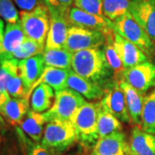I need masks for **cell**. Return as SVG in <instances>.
Wrapping results in <instances>:
<instances>
[{"label":"cell","instance_id":"obj_33","mask_svg":"<svg viewBox=\"0 0 155 155\" xmlns=\"http://www.w3.org/2000/svg\"><path fill=\"white\" fill-rule=\"evenodd\" d=\"M73 5L76 8L87 13L104 16L102 11V0H74Z\"/></svg>","mask_w":155,"mask_h":155},{"label":"cell","instance_id":"obj_18","mask_svg":"<svg viewBox=\"0 0 155 155\" xmlns=\"http://www.w3.org/2000/svg\"><path fill=\"white\" fill-rule=\"evenodd\" d=\"M67 85L69 89L77 91L84 98L91 101L102 99L104 95V89L101 85L80 77L72 70L69 72Z\"/></svg>","mask_w":155,"mask_h":155},{"label":"cell","instance_id":"obj_25","mask_svg":"<svg viewBox=\"0 0 155 155\" xmlns=\"http://www.w3.org/2000/svg\"><path fill=\"white\" fill-rule=\"evenodd\" d=\"M72 54L66 48L44 50L42 55L45 67H55L61 69H72Z\"/></svg>","mask_w":155,"mask_h":155},{"label":"cell","instance_id":"obj_38","mask_svg":"<svg viewBox=\"0 0 155 155\" xmlns=\"http://www.w3.org/2000/svg\"><path fill=\"white\" fill-rule=\"evenodd\" d=\"M5 35V27H4V22L0 19V46L2 44L3 39Z\"/></svg>","mask_w":155,"mask_h":155},{"label":"cell","instance_id":"obj_32","mask_svg":"<svg viewBox=\"0 0 155 155\" xmlns=\"http://www.w3.org/2000/svg\"><path fill=\"white\" fill-rule=\"evenodd\" d=\"M0 17L7 23H17L20 21L19 14L12 0H0Z\"/></svg>","mask_w":155,"mask_h":155},{"label":"cell","instance_id":"obj_19","mask_svg":"<svg viewBox=\"0 0 155 155\" xmlns=\"http://www.w3.org/2000/svg\"><path fill=\"white\" fill-rule=\"evenodd\" d=\"M48 119L45 113H37L32 110L23 118L19 126L24 134L35 142H41Z\"/></svg>","mask_w":155,"mask_h":155},{"label":"cell","instance_id":"obj_26","mask_svg":"<svg viewBox=\"0 0 155 155\" xmlns=\"http://www.w3.org/2000/svg\"><path fill=\"white\" fill-rule=\"evenodd\" d=\"M140 128L147 133L155 134V89L145 97Z\"/></svg>","mask_w":155,"mask_h":155},{"label":"cell","instance_id":"obj_22","mask_svg":"<svg viewBox=\"0 0 155 155\" xmlns=\"http://www.w3.org/2000/svg\"><path fill=\"white\" fill-rule=\"evenodd\" d=\"M69 72H70V70H67V69L45 67L43 73L41 74V78L37 80V82L34 84V86L31 89L30 95L34 91V89L37 85H39L40 84H48L49 86L54 89V91H55V92L68 89L67 79H68Z\"/></svg>","mask_w":155,"mask_h":155},{"label":"cell","instance_id":"obj_7","mask_svg":"<svg viewBox=\"0 0 155 155\" xmlns=\"http://www.w3.org/2000/svg\"><path fill=\"white\" fill-rule=\"evenodd\" d=\"M105 42L106 35L99 31L70 26L65 48L74 54L81 50L104 47Z\"/></svg>","mask_w":155,"mask_h":155},{"label":"cell","instance_id":"obj_39","mask_svg":"<svg viewBox=\"0 0 155 155\" xmlns=\"http://www.w3.org/2000/svg\"><path fill=\"white\" fill-rule=\"evenodd\" d=\"M9 98H10L9 97H7L5 94H4L3 92L0 91V108L5 104V103L6 101L9 99Z\"/></svg>","mask_w":155,"mask_h":155},{"label":"cell","instance_id":"obj_15","mask_svg":"<svg viewBox=\"0 0 155 155\" xmlns=\"http://www.w3.org/2000/svg\"><path fill=\"white\" fill-rule=\"evenodd\" d=\"M19 68L24 87L28 92L27 97L28 98L30 96L31 89L41 78L44 71L45 64L43 55L38 54L22 61H19Z\"/></svg>","mask_w":155,"mask_h":155},{"label":"cell","instance_id":"obj_35","mask_svg":"<svg viewBox=\"0 0 155 155\" xmlns=\"http://www.w3.org/2000/svg\"><path fill=\"white\" fill-rule=\"evenodd\" d=\"M23 139L24 143L26 144L27 155H59L45 147L40 142H35L30 139H26L25 136H23Z\"/></svg>","mask_w":155,"mask_h":155},{"label":"cell","instance_id":"obj_27","mask_svg":"<svg viewBox=\"0 0 155 155\" xmlns=\"http://www.w3.org/2000/svg\"><path fill=\"white\" fill-rule=\"evenodd\" d=\"M103 15L114 22L118 17L129 12L131 0H102Z\"/></svg>","mask_w":155,"mask_h":155},{"label":"cell","instance_id":"obj_28","mask_svg":"<svg viewBox=\"0 0 155 155\" xmlns=\"http://www.w3.org/2000/svg\"><path fill=\"white\" fill-rule=\"evenodd\" d=\"M44 50V46H41L36 41L26 37L22 44L13 52V54L11 56V59L17 61H22L33 56L42 54Z\"/></svg>","mask_w":155,"mask_h":155},{"label":"cell","instance_id":"obj_34","mask_svg":"<svg viewBox=\"0 0 155 155\" xmlns=\"http://www.w3.org/2000/svg\"><path fill=\"white\" fill-rule=\"evenodd\" d=\"M49 11L68 15L74 0H45Z\"/></svg>","mask_w":155,"mask_h":155},{"label":"cell","instance_id":"obj_30","mask_svg":"<svg viewBox=\"0 0 155 155\" xmlns=\"http://www.w3.org/2000/svg\"><path fill=\"white\" fill-rule=\"evenodd\" d=\"M19 70V61L5 60L0 63V91L11 97L7 92V83L11 76Z\"/></svg>","mask_w":155,"mask_h":155},{"label":"cell","instance_id":"obj_23","mask_svg":"<svg viewBox=\"0 0 155 155\" xmlns=\"http://www.w3.org/2000/svg\"><path fill=\"white\" fill-rule=\"evenodd\" d=\"M55 94L54 89L47 84H40L31 93V109L37 113H44L54 105Z\"/></svg>","mask_w":155,"mask_h":155},{"label":"cell","instance_id":"obj_2","mask_svg":"<svg viewBox=\"0 0 155 155\" xmlns=\"http://www.w3.org/2000/svg\"><path fill=\"white\" fill-rule=\"evenodd\" d=\"M77 140V134L71 121L54 119L47 123L41 143L56 154L68 150Z\"/></svg>","mask_w":155,"mask_h":155},{"label":"cell","instance_id":"obj_16","mask_svg":"<svg viewBox=\"0 0 155 155\" xmlns=\"http://www.w3.org/2000/svg\"><path fill=\"white\" fill-rule=\"evenodd\" d=\"M128 155H155V134L134 127L128 140Z\"/></svg>","mask_w":155,"mask_h":155},{"label":"cell","instance_id":"obj_21","mask_svg":"<svg viewBox=\"0 0 155 155\" xmlns=\"http://www.w3.org/2000/svg\"><path fill=\"white\" fill-rule=\"evenodd\" d=\"M119 84L124 92L127 104V111L131 119V122L134 124H140L141 113L144 103V95L140 93L126 82L119 80Z\"/></svg>","mask_w":155,"mask_h":155},{"label":"cell","instance_id":"obj_31","mask_svg":"<svg viewBox=\"0 0 155 155\" xmlns=\"http://www.w3.org/2000/svg\"><path fill=\"white\" fill-rule=\"evenodd\" d=\"M7 92L11 97L21 98V97H27L28 92L24 87V84L21 77L20 68L10 78L7 83Z\"/></svg>","mask_w":155,"mask_h":155},{"label":"cell","instance_id":"obj_12","mask_svg":"<svg viewBox=\"0 0 155 155\" xmlns=\"http://www.w3.org/2000/svg\"><path fill=\"white\" fill-rule=\"evenodd\" d=\"M49 12L51 16L50 27L45 44V50L65 48L68 28L71 26L67 15L53 11Z\"/></svg>","mask_w":155,"mask_h":155},{"label":"cell","instance_id":"obj_5","mask_svg":"<svg viewBox=\"0 0 155 155\" xmlns=\"http://www.w3.org/2000/svg\"><path fill=\"white\" fill-rule=\"evenodd\" d=\"M50 18L49 10L47 5L32 11H21L20 22L25 36L45 47L50 27Z\"/></svg>","mask_w":155,"mask_h":155},{"label":"cell","instance_id":"obj_13","mask_svg":"<svg viewBox=\"0 0 155 155\" xmlns=\"http://www.w3.org/2000/svg\"><path fill=\"white\" fill-rule=\"evenodd\" d=\"M91 155H128V140L122 131L97 140Z\"/></svg>","mask_w":155,"mask_h":155},{"label":"cell","instance_id":"obj_4","mask_svg":"<svg viewBox=\"0 0 155 155\" xmlns=\"http://www.w3.org/2000/svg\"><path fill=\"white\" fill-rule=\"evenodd\" d=\"M113 22L114 32L135 45L147 57L154 55L155 42L129 12L118 17Z\"/></svg>","mask_w":155,"mask_h":155},{"label":"cell","instance_id":"obj_14","mask_svg":"<svg viewBox=\"0 0 155 155\" xmlns=\"http://www.w3.org/2000/svg\"><path fill=\"white\" fill-rule=\"evenodd\" d=\"M113 44L125 69L148 61V57L141 50L116 32L113 33Z\"/></svg>","mask_w":155,"mask_h":155},{"label":"cell","instance_id":"obj_1","mask_svg":"<svg viewBox=\"0 0 155 155\" xmlns=\"http://www.w3.org/2000/svg\"><path fill=\"white\" fill-rule=\"evenodd\" d=\"M72 70L80 77L105 89L114 80V72L110 67L103 48H90L72 54Z\"/></svg>","mask_w":155,"mask_h":155},{"label":"cell","instance_id":"obj_24","mask_svg":"<svg viewBox=\"0 0 155 155\" xmlns=\"http://www.w3.org/2000/svg\"><path fill=\"white\" fill-rule=\"evenodd\" d=\"M97 129L99 138L107 136L115 132L122 131V124L121 121L112 115L110 112L105 110L98 103V113H97Z\"/></svg>","mask_w":155,"mask_h":155},{"label":"cell","instance_id":"obj_6","mask_svg":"<svg viewBox=\"0 0 155 155\" xmlns=\"http://www.w3.org/2000/svg\"><path fill=\"white\" fill-rule=\"evenodd\" d=\"M86 103L84 97L72 89L55 92V100L49 110L44 112L48 122L54 119L71 121L78 109Z\"/></svg>","mask_w":155,"mask_h":155},{"label":"cell","instance_id":"obj_10","mask_svg":"<svg viewBox=\"0 0 155 155\" xmlns=\"http://www.w3.org/2000/svg\"><path fill=\"white\" fill-rule=\"evenodd\" d=\"M99 103L105 110L116 116L121 122H131L125 95L118 80L113 81L104 89V95Z\"/></svg>","mask_w":155,"mask_h":155},{"label":"cell","instance_id":"obj_37","mask_svg":"<svg viewBox=\"0 0 155 155\" xmlns=\"http://www.w3.org/2000/svg\"><path fill=\"white\" fill-rule=\"evenodd\" d=\"M6 128V121L5 118L0 115V135L5 132Z\"/></svg>","mask_w":155,"mask_h":155},{"label":"cell","instance_id":"obj_20","mask_svg":"<svg viewBox=\"0 0 155 155\" xmlns=\"http://www.w3.org/2000/svg\"><path fill=\"white\" fill-rule=\"evenodd\" d=\"M29 111L28 98L10 97L0 108V115L12 125H19Z\"/></svg>","mask_w":155,"mask_h":155},{"label":"cell","instance_id":"obj_11","mask_svg":"<svg viewBox=\"0 0 155 155\" xmlns=\"http://www.w3.org/2000/svg\"><path fill=\"white\" fill-rule=\"evenodd\" d=\"M129 13L155 42V0H131Z\"/></svg>","mask_w":155,"mask_h":155},{"label":"cell","instance_id":"obj_9","mask_svg":"<svg viewBox=\"0 0 155 155\" xmlns=\"http://www.w3.org/2000/svg\"><path fill=\"white\" fill-rule=\"evenodd\" d=\"M67 18L71 26L99 31L105 35L114 33V22L104 16L94 15L72 7Z\"/></svg>","mask_w":155,"mask_h":155},{"label":"cell","instance_id":"obj_8","mask_svg":"<svg viewBox=\"0 0 155 155\" xmlns=\"http://www.w3.org/2000/svg\"><path fill=\"white\" fill-rule=\"evenodd\" d=\"M120 80L126 82L144 95L150 88L155 86V65L146 61L125 69L120 75Z\"/></svg>","mask_w":155,"mask_h":155},{"label":"cell","instance_id":"obj_3","mask_svg":"<svg viewBox=\"0 0 155 155\" xmlns=\"http://www.w3.org/2000/svg\"><path fill=\"white\" fill-rule=\"evenodd\" d=\"M97 113L98 103L93 104L86 102L71 119L77 134L78 141L84 147H93L99 139Z\"/></svg>","mask_w":155,"mask_h":155},{"label":"cell","instance_id":"obj_36","mask_svg":"<svg viewBox=\"0 0 155 155\" xmlns=\"http://www.w3.org/2000/svg\"><path fill=\"white\" fill-rule=\"evenodd\" d=\"M22 11H32L39 7L46 5L45 0H14Z\"/></svg>","mask_w":155,"mask_h":155},{"label":"cell","instance_id":"obj_17","mask_svg":"<svg viewBox=\"0 0 155 155\" xmlns=\"http://www.w3.org/2000/svg\"><path fill=\"white\" fill-rule=\"evenodd\" d=\"M25 38L20 21L17 23H7L4 39L0 46V63L10 60L13 52L22 44Z\"/></svg>","mask_w":155,"mask_h":155},{"label":"cell","instance_id":"obj_29","mask_svg":"<svg viewBox=\"0 0 155 155\" xmlns=\"http://www.w3.org/2000/svg\"><path fill=\"white\" fill-rule=\"evenodd\" d=\"M103 49L104 51L107 61L112 71L116 75H118L120 77V75L125 70V68L123 67L122 61L113 44V34L110 35H106V42L104 45Z\"/></svg>","mask_w":155,"mask_h":155}]
</instances>
